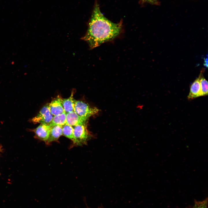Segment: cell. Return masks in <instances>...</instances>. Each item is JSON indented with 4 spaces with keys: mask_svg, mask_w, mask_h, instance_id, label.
I'll return each instance as SVG.
<instances>
[{
    "mask_svg": "<svg viewBox=\"0 0 208 208\" xmlns=\"http://www.w3.org/2000/svg\"><path fill=\"white\" fill-rule=\"evenodd\" d=\"M122 23H114L106 18L96 3L89 23L86 34L81 39L86 42L90 49L113 40L121 33Z\"/></svg>",
    "mask_w": 208,
    "mask_h": 208,
    "instance_id": "6da1fadb",
    "label": "cell"
},
{
    "mask_svg": "<svg viewBox=\"0 0 208 208\" xmlns=\"http://www.w3.org/2000/svg\"><path fill=\"white\" fill-rule=\"evenodd\" d=\"M73 144L76 146L86 144L92 137L88 131L86 123L77 125L73 128Z\"/></svg>",
    "mask_w": 208,
    "mask_h": 208,
    "instance_id": "7a4b0ae2",
    "label": "cell"
},
{
    "mask_svg": "<svg viewBox=\"0 0 208 208\" xmlns=\"http://www.w3.org/2000/svg\"><path fill=\"white\" fill-rule=\"evenodd\" d=\"M74 111L80 116L88 120L90 117L97 113L99 109L82 101L76 100Z\"/></svg>",
    "mask_w": 208,
    "mask_h": 208,
    "instance_id": "3957f363",
    "label": "cell"
},
{
    "mask_svg": "<svg viewBox=\"0 0 208 208\" xmlns=\"http://www.w3.org/2000/svg\"><path fill=\"white\" fill-rule=\"evenodd\" d=\"M53 117L51 113L48 105L44 106L40 110L39 113L32 119V122L34 123L49 125Z\"/></svg>",
    "mask_w": 208,
    "mask_h": 208,
    "instance_id": "277c9868",
    "label": "cell"
},
{
    "mask_svg": "<svg viewBox=\"0 0 208 208\" xmlns=\"http://www.w3.org/2000/svg\"><path fill=\"white\" fill-rule=\"evenodd\" d=\"M51 127L49 125L41 124L33 130L35 136L46 143L49 138Z\"/></svg>",
    "mask_w": 208,
    "mask_h": 208,
    "instance_id": "5b68a950",
    "label": "cell"
},
{
    "mask_svg": "<svg viewBox=\"0 0 208 208\" xmlns=\"http://www.w3.org/2000/svg\"><path fill=\"white\" fill-rule=\"evenodd\" d=\"M62 99L60 97H57L49 104L48 107L53 116L58 115L64 112L62 105Z\"/></svg>",
    "mask_w": 208,
    "mask_h": 208,
    "instance_id": "8992f818",
    "label": "cell"
},
{
    "mask_svg": "<svg viewBox=\"0 0 208 208\" xmlns=\"http://www.w3.org/2000/svg\"><path fill=\"white\" fill-rule=\"evenodd\" d=\"M88 120L79 116L74 111L66 114V123L71 126L86 123Z\"/></svg>",
    "mask_w": 208,
    "mask_h": 208,
    "instance_id": "52a82bcc",
    "label": "cell"
},
{
    "mask_svg": "<svg viewBox=\"0 0 208 208\" xmlns=\"http://www.w3.org/2000/svg\"><path fill=\"white\" fill-rule=\"evenodd\" d=\"M200 96H201V93L199 76L191 85L187 98L188 99L190 100Z\"/></svg>",
    "mask_w": 208,
    "mask_h": 208,
    "instance_id": "ba28073f",
    "label": "cell"
},
{
    "mask_svg": "<svg viewBox=\"0 0 208 208\" xmlns=\"http://www.w3.org/2000/svg\"><path fill=\"white\" fill-rule=\"evenodd\" d=\"M62 135V126L55 125L52 126L49 138L46 143L49 144L53 142L57 141Z\"/></svg>",
    "mask_w": 208,
    "mask_h": 208,
    "instance_id": "9c48e42d",
    "label": "cell"
},
{
    "mask_svg": "<svg viewBox=\"0 0 208 208\" xmlns=\"http://www.w3.org/2000/svg\"><path fill=\"white\" fill-rule=\"evenodd\" d=\"M73 93L72 92L69 97L62 99V105L64 112L66 114L74 111L76 100L74 98Z\"/></svg>",
    "mask_w": 208,
    "mask_h": 208,
    "instance_id": "30bf717a",
    "label": "cell"
},
{
    "mask_svg": "<svg viewBox=\"0 0 208 208\" xmlns=\"http://www.w3.org/2000/svg\"><path fill=\"white\" fill-rule=\"evenodd\" d=\"M66 123V114L64 112L62 113L53 116L49 125L51 126L55 125L62 126Z\"/></svg>",
    "mask_w": 208,
    "mask_h": 208,
    "instance_id": "8fae6325",
    "label": "cell"
},
{
    "mask_svg": "<svg viewBox=\"0 0 208 208\" xmlns=\"http://www.w3.org/2000/svg\"><path fill=\"white\" fill-rule=\"evenodd\" d=\"M73 128L72 126L66 124L62 126V135L70 140H74Z\"/></svg>",
    "mask_w": 208,
    "mask_h": 208,
    "instance_id": "7c38bea8",
    "label": "cell"
},
{
    "mask_svg": "<svg viewBox=\"0 0 208 208\" xmlns=\"http://www.w3.org/2000/svg\"><path fill=\"white\" fill-rule=\"evenodd\" d=\"M200 83V86L201 96L208 95V82L202 75L201 73L199 75Z\"/></svg>",
    "mask_w": 208,
    "mask_h": 208,
    "instance_id": "4fadbf2b",
    "label": "cell"
},
{
    "mask_svg": "<svg viewBox=\"0 0 208 208\" xmlns=\"http://www.w3.org/2000/svg\"><path fill=\"white\" fill-rule=\"evenodd\" d=\"M207 201L196 202L193 208H206Z\"/></svg>",
    "mask_w": 208,
    "mask_h": 208,
    "instance_id": "5bb4252c",
    "label": "cell"
},
{
    "mask_svg": "<svg viewBox=\"0 0 208 208\" xmlns=\"http://www.w3.org/2000/svg\"><path fill=\"white\" fill-rule=\"evenodd\" d=\"M204 63L203 64L206 67H208V57L207 55V57L204 58Z\"/></svg>",
    "mask_w": 208,
    "mask_h": 208,
    "instance_id": "9a60e30c",
    "label": "cell"
}]
</instances>
